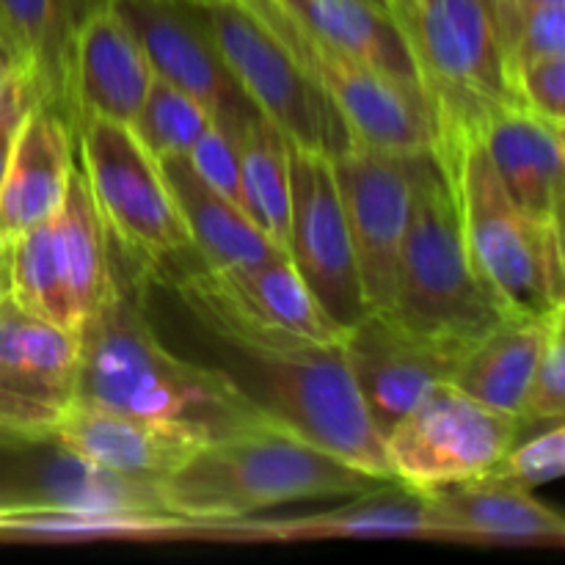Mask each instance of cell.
<instances>
[{
	"instance_id": "31",
	"label": "cell",
	"mask_w": 565,
	"mask_h": 565,
	"mask_svg": "<svg viewBox=\"0 0 565 565\" xmlns=\"http://www.w3.org/2000/svg\"><path fill=\"white\" fill-rule=\"evenodd\" d=\"M516 417L524 434L565 417V307L555 309L546 320L544 345Z\"/></svg>"
},
{
	"instance_id": "2",
	"label": "cell",
	"mask_w": 565,
	"mask_h": 565,
	"mask_svg": "<svg viewBox=\"0 0 565 565\" xmlns=\"http://www.w3.org/2000/svg\"><path fill=\"white\" fill-rule=\"evenodd\" d=\"M213 362L274 423L323 447L351 467L395 480L384 441L353 386L340 342L265 331L213 301L174 290Z\"/></svg>"
},
{
	"instance_id": "41",
	"label": "cell",
	"mask_w": 565,
	"mask_h": 565,
	"mask_svg": "<svg viewBox=\"0 0 565 565\" xmlns=\"http://www.w3.org/2000/svg\"><path fill=\"white\" fill-rule=\"evenodd\" d=\"M384 3H386V0H384Z\"/></svg>"
},
{
	"instance_id": "18",
	"label": "cell",
	"mask_w": 565,
	"mask_h": 565,
	"mask_svg": "<svg viewBox=\"0 0 565 565\" xmlns=\"http://www.w3.org/2000/svg\"><path fill=\"white\" fill-rule=\"evenodd\" d=\"M75 171V132L66 116L33 103L11 136L0 177V235L6 246L61 210Z\"/></svg>"
},
{
	"instance_id": "24",
	"label": "cell",
	"mask_w": 565,
	"mask_h": 565,
	"mask_svg": "<svg viewBox=\"0 0 565 565\" xmlns=\"http://www.w3.org/2000/svg\"><path fill=\"white\" fill-rule=\"evenodd\" d=\"M158 163L185 221L199 263L207 268H230L287 257L241 207L199 180L185 154L160 158Z\"/></svg>"
},
{
	"instance_id": "9",
	"label": "cell",
	"mask_w": 565,
	"mask_h": 565,
	"mask_svg": "<svg viewBox=\"0 0 565 565\" xmlns=\"http://www.w3.org/2000/svg\"><path fill=\"white\" fill-rule=\"evenodd\" d=\"M193 6L257 114L287 141L326 158H334L353 141L340 110L303 75L279 39L243 0H207Z\"/></svg>"
},
{
	"instance_id": "21",
	"label": "cell",
	"mask_w": 565,
	"mask_h": 565,
	"mask_svg": "<svg viewBox=\"0 0 565 565\" xmlns=\"http://www.w3.org/2000/svg\"><path fill=\"white\" fill-rule=\"evenodd\" d=\"M428 502L450 544L561 546L565 541V522L555 508L535 500L533 491L494 480L472 478L430 489Z\"/></svg>"
},
{
	"instance_id": "32",
	"label": "cell",
	"mask_w": 565,
	"mask_h": 565,
	"mask_svg": "<svg viewBox=\"0 0 565 565\" xmlns=\"http://www.w3.org/2000/svg\"><path fill=\"white\" fill-rule=\"evenodd\" d=\"M508 88L519 108L565 125V53L519 66L508 75Z\"/></svg>"
},
{
	"instance_id": "34",
	"label": "cell",
	"mask_w": 565,
	"mask_h": 565,
	"mask_svg": "<svg viewBox=\"0 0 565 565\" xmlns=\"http://www.w3.org/2000/svg\"><path fill=\"white\" fill-rule=\"evenodd\" d=\"M36 103L28 88V83L22 77H17L3 94H0V177H3L6 169V158H9V147H11V136H14L17 125L25 116V110Z\"/></svg>"
},
{
	"instance_id": "13",
	"label": "cell",
	"mask_w": 565,
	"mask_h": 565,
	"mask_svg": "<svg viewBox=\"0 0 565 565\" xmlns=\"http://www.w3.org/2000/svg\"><path fill=\"white\" fill-rule=\"evenodd\" d=\"M77 395V334L0 301V450L44 447Z\"/></svg>"
},
{
	"instance_id": "3",
	"label": "cell",
	"mask_w": 565,
	"mask_h": 565,
	"mask_svg": "<svg viewBox=\"0 0 565 565\" xmlns=\"http://www.w3.org/2000/svg\"><path fill=\"white\" fill-rule=\"evenodd\" d=\"M381 483L281 425H263L207 441L160 480V500L191 522H237L292 502L348 500Z\"/></svg>"
},
{
	"instance_id": "1",
	"label": "cell",
	"mask_w": 565,
	"mask_h": 565,
	"mask_svg": "<svg viewBox=\"0 0 565 565\" xmlns=\"http://www.w3.org/2000/svg\"><path fill=\"white\" fill-rule=\"evenodd\" d=\"M147 276L110 252V281L77 331L75 403L188 430L202 441L279 425L215 364L171 351L143 312Z\"/></svg>"
},
{
	"instance_id": "36",
	"label": "cell",
	"mask_w": 565,
	"mask_h": 565,
	"mask_svg": "<svg viewBox=\"0 0 565 565\" xmlns=\"http://www.w3.org/2000/svg\"><path fill=\"white\" fill-rule=\"evenodd\" d=\"M9 296V254H0V301Z\"/></svg>"
},
{
	"instance_id": "20",
	"label": "cell",
	"mask_w": 565,
	"mask_h": 565,
	"mask_svg": "<svg viewBox=\"0 0 565 565\" xmlns=\"http://www.w3.org/2000/svg\"><path fill=\"white\" fill-rule=\"evenodd\" d=\"M345 505L298 519H241L248 541H320V539H425L447 541L430 513L428 491L401 480L348 497ZM450 544V541H447Z\"/></svg>"
},
{
	"instance_id": "14",
	"label": "cell",
	"mask_w": 565,
	"mask_h": 565,
	"mask_svg": "<svg viewBox=\"0 0 565 565\" xmlns=\"http://www.w3.org/2000/svg\"><path fill=\"white\" fill-rule=\"evenodd\" d=\"M290 235L287 257L340 331L367 312L345 210L326 154L287 141Z\"/></svg>"
},
{
	"instance_id": "33",
	"label": "cell",
	"mask_w": 565,
	"mask_h": 565,
	"mask_svg": "<svg viewBox=\"0 0 565 565\" xmlns=\"http://www.w3.org/2000/svg\"><path fill=\"white\" fill-rule=\"evenodd\" d=\"M185 160L196 171L199 180L213 188L218 196L243 210V185H241V154H237L235 138L218 125H210L185 152Z\"/></svg>"
},
{
	"instance_id": "4",
	"label": "cell",
	"mask_w": 565,
	"mask_h": 565,
	"mask_svg": "<svg viewBox=\"0 0 565 565\" xmlns=\"http://www.w3.org/2000/svg\"><path fill=\"white\" fill-rule=\"evenodd\" d=\"M386 9L417 75L434 154L450 174L513 105L494 0H386Z\"/></svg>"
},
{
	"instance_id": "26",
	"label": "cell",
	"mask_w": 565,
	"mask_h": 565,
	"mask_svg": "<svg viewBox=\"0 0 565 565\" xmlns=\"http://www.w3.org/2000/svg\"><path fill=\"white\" fill-rule=\"evenodd\" d=\"M546 320H500L467 348L450 384L472 401L516 417L544 345Z\"/></svg>"
},
{
	"instance_id": "6",
	"label": "cell",
	"mask_w": 565,
	"mask_h": 565,
	"mask_svg": "<svg viewBox=\"0 0 565 565\" xmlns=\"http://www.w3.org/2000/svg\"><path fill=\"white\" fill-rule=\"evenodd\" d=\"M386 312L419 334L467 345L505 320L475 276L452 180L434 149L419 154L412 215Z\"/></svg>"
},
{
	"instance_id": "22",
	"label": "cell",
	"mask_w": 565,
	"mask_h": 565,
	"mask_svg": "<svg viewBox=\"0 0 565 565\" xmlns=\"http://www.w3.org/2000/svg\"><path fill=\"white\" fill-rule=\"evenodd\" d=\"M483 149L513 202L539 218L563 221V125L513 103L486 127Z\"/></svg>"
},
{
	"instance_id": "39",
	"label": "cell",
	"mask_w": 565,
	"mask_h": 565,
	"mask_svg": "<svg viewBox=\"0 0 565 565\" xmlns=\"http://www.w3.org/2000/svg\"><path fill=\"white\" fill-rule=\"evenodd\" d=\"M188 3H207V0H188Z\"/></svg>"
},
{
	"instance_id": "35",
	"label": "cell",
	"mask_w": 565,
	"mask_h": 565,
	"mask_svg": "<svg viewBox=\"0 0 565 565\" xmlns=\"http://www.w3.org/2000/svg\"><path fill=\"white\" fill-rule=\"evenodd\" d=\"M17 77H20V75L14 72V66H11L9 61H6V55L0 53V94H3L6 88H9L11 83L17 81Z\"/></svg>"
},
{
	"instance_id": "11",
	"label": "cell",
	"mask_w": 565,
	"mask_h": 565,
	"mask_svg": "<svg viewBox=\"0 0 565 565\" xmlns=\"http://www.w3.org/2000/svg\"><path fill=\"white\" fill-rule=\"evenodd\" d=\"M522 434L513 414L441 384L384 436V452L395 480L430 491L483 475Z\"/></svg>"
},
{
	"instance_id": "30",
	"label": "cell",
	"mask_w": 565,
	"mask_h": 565,
	"mask_svg": "<svg viewBox=\"0 0 565 565\" xmlns=\"http://www.w3.org/2000/svg\"><path fill=\"white\" fill-rule=\"evenodd\" d=\"M535 434L522 439L519 436L505 456L486 469L478 478L494 480V483L511 486V489L535 491L541 486L555 483L565 472V425L552 423L533 428Z\"/></svg>"
},
{
	"instance_id": "15",
	"label": "cell",
	"mask_w": 565,
	"mask_h": 565,
	"mask_svg": "<svg viewBox=\"0 0 565 565\" xmlns=\"http://www.w3.org/2000/svg\"><path fill=\"white\" fill-rule=\"evenodd\" d=\"M469 345L419 334L375 309L342 331V359L381 441L430 392L450 384Z\"/></svg>"
},
{
	"instance_id": "16",
	"label": "cell",
	"mask_w": 565,
	"mask_h": 565,
	"mask_svg": "<svg viewBox=\"0 0 565 565\" xmlns=\"http://www.w3.org/2000/svg\"><path fill=\"white\" fill-rule=\"evenodd\" d=\"M147 55L152 75L204 105L235 136L257 108L221 58L196 6L188 0H108Z\"/></svg>"
},
{
	"instance_id": "25",
	"label": "cell",
	"mask_w": 565,
	"mask_h": 565,
	"mask_svg": "<svg viewBox=\"0 0 565 565\" xmlns=\"http://www.w3.org/2000/svg\"><path fill=\"white\" fill-rule=\"evenodd\" d=\"M276 3L292 20L301 22L312 36L373 66L375 72L419 97L412 58L384 0H276Z\"/></svg>"
},
{
	"instance_id": "29",
	"label": "cell",
	"mask_w": 565,
	"mask_h": 565,
	"mask_svg": "<svg viewBox=\"0 0 565 565\" xmlns=\"http://www.w3.org/2000/svg\"><path fill=\"white\" fill-rule=\"evenodd\" d=\"M505 75L533 61L565 53V3L508 6L497 11Z\"/></svg>"
},
{
	"instance_id": "19",
	"label": "cell",
	"mask_w": 565,
	"mask_h": 565,
	"mask_svg": "<svg viewBox=\"0 0 565 565\" xmlns=\"http://www.w3.org/2000/svg\"><path fill=\"white\" fill-rule=\"evenodd\" d=\"M50 445L108 472L160 483L185 467L207 441L174 425L75 403Z\"/></svg>"
},
{
	"instance_id": "37",
	"label": "cell",
	"mask_w": 565,
	"mask_h": 565,
	"mask_svg": "<svg viewBox=\"0 0 565 565\" xmlns=\"http://www.w3.org/2000/svg\"><path fill=\"white\" fill-rule=\"evenodd\" d=\"M539 3H565V0H505L502 6H497V11L508 9V6H539Z\"/></svg>"
},
{
	"instance_id": "38",
	"label": "cell",
	"mask_w": 565,
	"mask_h": 565,
	"mask_svg": "<svg viewBox=\"0 0 565 565\" xmlns=\"http://www.w3.org/2000/svg\"><path fill=\"white\" fill-rule=\"evenodd\" d=\"M6 252V241H3V235H0V254Z\"/></svg>"
},
{
	"instance_id": "40",
	"label": "cell",
	"mask_w": 565,
	"mask_h": 565,
	"mask_svg": "<svg viewBox=\"0 0 565 565\" xmlns=\"http://www.w3.org/2000/svg\"><path fill=\"white\" fill-rule=\"evenodd\" d=\"M502 3H505V0H494V9H497V6H502Z\"/></svg>"
},
{
	"instance_id": "12",
	"label": "cell",
	"mask_w": 565,
	"mask_h": 565,
	"mask_svg": "<svg viewBox=\"0 0 565 565\" xmlns=\"http://www.w3.org/2000/svg\"><path fill=\"white\" fill-rule=\"evenodd\" d=\"M423 152H390L353 138L342 152L329 158L351 232L364 301L375 312H386L395 292L397 259L412 215L414 177Z\"/></svg>"
},
{
	"instance_id": "7",
	"label": "cell",
	"mask_w": 565,
	"mask_h": 565,
	"mask_svg": "<svg viewBox=\"0 0 565 565\" xmlns=\"http://www.w3.org/2000/svg\"><path fill=\"white\" fill-rule=\"evenodd\" d=\"M75 163L110 252L143 276L193 254L160 163L130 127L105 119L83 121L75 127Z\"/></svg>"
},
{
	"instance_id": "27",
	"label": "cell",
	"mask_w": 565,
	"mask_h": 565,
	"mask_svg": "<svg viewBox=\"0 0 565 565\" xmlns=\"http://www.w3.org/2000/svg\"><path fill=\"white\" fill-rule=\"evenodd\" d=\"M232 138L241 154L243 213L287 254V235H290L287 138L259 114L252 116Z\"/></svg>"
},
{
	"instance_id": "5",
	"label": "cell",
	"mask_w": 565,
	"mask_h": 565,
	"mask_svg": "<svg viewBox=\"0 0 565 565\" xmlns=\"http://www.w3.org/2000/svg\"><path fill=\"white\" fill-rule=\"evenodd\" d=\"M475 276L505 320H546L565 307L563 221L527 213L497 177L483 141L450 171Z\"/></svg>"
},
{
	"instance_id": "28",
	"label": "cell",
	"mask_w": 565,
	"mask_h": 565,
	"mask_svg": "<svg viewBox=\"0 0 565 565\" xmlns=\"http://www.w3.org/2000/svg\"><path fill=\"white\" fill-rule=\"evenodd\" d=\"M210 125H213V116L199 99L154 77L136 119L127 127L143 143V149L154 160H160L171 154H185Z\"/></svg>"
},
{
	"instance_id": "8",
	"label": "cell",
	"mask_w": 565,
	"mask_h": 565,
	"mask_svg": "<svg viewBox=\"0 0 565 565\" xmlns=\"http://www.w3.org/2000/svg\"><path fill=\"white\" fill-rule=\"evenodd\" d=\"M9 298L31 318L77 334L110 281V246L81 171L44 224L6 246Z\"/></svg>"
},
{
	"instance_id": "17",
	"label": "cell",
	"mask_w": 565,
	"mask_h": 565,
	"mask_svg": "<svg viewBox=\"0 0 565 565\" xmlns=\"http://www.w3.org/2000/svg\"><path fill=\"white\" fill-rule=\"evenodd\" d=\"M152 81L141 44L108 0L92 6L77 22L66 64L64 116L72 132L92 119L130 125Z\"/></svg>"
},
{
	"instance_id": "23",
	"label": "cell",
	"mask_w": 565,
	"mask_h": 565,
	"mask_svg": "<svg viewBox=\"0 0 565 565\" xmlns=\"http://www.w3.org/2000/svg\"><path fill=\"white\" fill-rule=\"evenodd\" d=\"M103 0H0V53L36 103L64 114L66 64L77 22Z\"/></svg>"
},
{
	"instance_id": "10",
	"label": "cell",
	"mask_w": 565,
	"mask_h": 565,
	"mask_svg": "<svg viewBox=\"0 0 565 565\" xmlns=\"http://www.w3.org/2000/svg\"><path fill=\"white\" fill-rule=\"evenodd\" d=\"M292 55L303 75L326 94L351 127L353 138L390 152L434 149L423 99L373 66L331 47L292 20L276 0H243Z\"/></svg>"
}]
</instances>
